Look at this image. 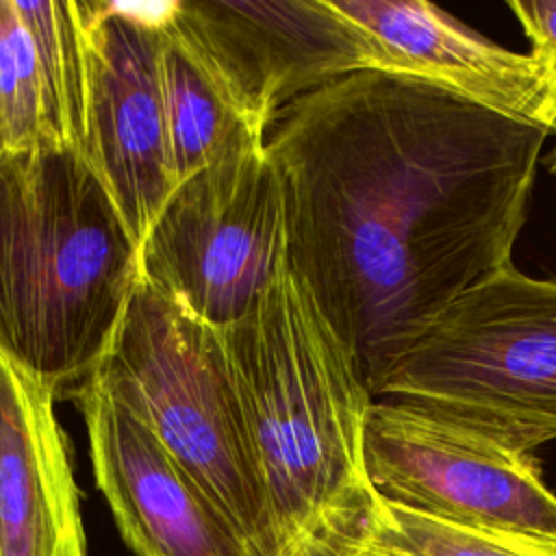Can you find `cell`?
<instances>
[{
	"label": "cell",
	"mask_w": 556,
	"mask_h": 556,
	"mask_svg": "<svg viewBox=\"0 0 556 556\" xmlns=\"http://www.w3.org/2000/svg\"><path fill=\"white\" fill-rule=\"evenodd\" d=\"M363 463L384 506L478 532L556 539V493L532 452L387 400L367 410Z\"/></svg>",
	"instance_id": "obj_7"
},
{
	"label": "cell",
	"mask_w": 556,
	"mask_h": 556,
	"mask_svg": "<svg viewBox=\"0 0 556 556\" xmlns=\"http://www.w3.org/2000/svg\"><path fill=\"white\" fill-rule=\"evenodd\" d=\"M0 556H87L54 391L0 352Z\"/></svg>",
	"instance_id": "obj_12"
},
{
	"label": "cell",
	"mask_w": 556,
	"mask_h": 556,
	"mask_svg": "<svg viewBox=\"0 0 556 556\" xmlns=\"http://www.w3.org/2000/svg\"><path fill=\"white\" fill-rule=\"evenodd\" d=\"M78 400L98 489L137 556H250L224 515L130 410L91 378Z\"/></svg>",
	"instance_id": "obj_10"
},
{
	"label": "cell",
	"mask_w": 556,
	"mask_h": 556,
	"mask_svg": "<svg viewBox=\"0 0 556 556\" xmlns=\"http://www.w3.org/2000/svg\"><path fill=\"white\" fill-rule=\"evenodd\" d=\"M532 43V54L547 61L556 72V0L554 2H508Z\"/></svg>",
	"instance_id": "obj_17"
},
{
	"label": "cell",
	"mask_w": 556,
	"mask_h": 556,
	"mask_svg": "<svg viewBox=\"0 0 556 556\" xmlns=\"http://www.w3.org/2000/svg\"><path fill=\"white\" fill-rule=\"evenodd\" d=\"M545 163H547V167H549V169L556 174V146H554V150L547 154Z\"/></svg>",
	"instance_id": "obj_19"
},
{
	"label": "cell",
	"mask_w": 556,
	"mask_h": 556,
	"mask_svg": "<svg viewBox=\"0 0 556 556\" xmlns=\"http://www.w3.org/2000/svg\"><path fill=\"white\" fill-rule=\"evenodd\" d=\"M89 378L161 441L250 556H274L252 439L219 328L139 278Z\"/></svg>",
	"instance_id": "obj_4"
},
{
	"label": "cell",
	"mask_w": 556,
	"mask_h": 556,
	"mask_svg": "<svg viewBox=\"0 0 556 556\" xmlns=\"http://www.w3.org/2000/svg\"><path fill=\"white\" fill-rule=\"evenodd\" d=\"M54 146L30 35L15 0H0V156Z\"/></svg>",
	"instance_id": "obj_15"
},
{
	"label": "cell",
	"mask_w": 556,
	"mask_h": 556,
	"mask_svg": "<svg viewBox=\"0 0 556 556\" xmlns=\"http://www.w3.org/2000/svg\"><path fill=\"white\" fill-rule=\"evenodd\" d=\"M547 135L380 70L276 115L265 146L285 191L289 267L371 397L458 295L510 263Z\"/></svg>",
	"instance_id": "obj_1"
},
{
	"label": "cell",
	"mask_w": 556,
	"mask_h": 556,
	"mask_svg": "<svg viewBox=\"0 0 556 556\" xmlns=\"http://www.w3.org/2000/svg\"><path fill=\"white\" fill-rule=\"evenodd\" d=\"M348 556H410V554H406V552H402L397 547L378 543V541H367L361 547H356L354 552H350Z\"/></svg>",
	"instance_id": "obj_18"
},
{
	"label": "cell",
	"mask_w": 556,
	"mask_h": 556,
	"mask_svg": "<svg viewBox=\"0 0 556 556\" xmlns=\"http://www.w3.org/2000/svg\"><path fill=\"white\" fill-rule=\"evenodd\" d=\"M369 541L410 556H556V539L504 532H478L426 519L382 504Z\"/></svg>",
	"instance_id": "obj_16"
},
{
	"label": "cell",
	"mask_w": 556,
	"mask_h": 556,
	"mask_svg": "<svg viewBox=\"0 0 556 556\" xmlns=\"http://www.w3.org/2000/svg\"><path fill=\"white\" fill-rule=\"evenodd\" d=\"M252 439L274 556H348L382 502L363 463L374 397L311 291L287 267L219 328Z\"/></svg>",
	"instance_id": "obj_2"
},
{
	"label": "cell",
	"mask_w": 556,
	"mask_h": 556,
	"mask_svg": "<svg viewBox=\"0 0 556 556\" xmlns=\"http://www.w3.org/2000/svg\"><path fill=\"white\" fill-rule=\"evenodd\" d=\"M374 46L376 70L426 80L556 135V72L424 0H330Z\"/></svg>",
	"instance_id": "obj_11"
},
{
	"label": "cell",
	"mask_w": 556,
	"mask_h": 556,
	"mask_svg": "<svg viewBox=\"0 0 556 556\" xmlns=\"http://www.w3.org/2000/svg\"><path fill=\"white\" fill-rule=\"evenodd\" d=\"M30 35L48 135L54 146H83L87 98V41L80 2L15 0Z\"/></svg>",
	"instance_id": "obj_14"
},
{
	"label": "cell",
	"mask_w": 556,
	"mask_h": 556,
	"mask_svg": "<svg viewBox=\"0 0 556 556\" xmlns=\"http://www.w3.org/2000/svg\"><path fill=\"white\" fill-rule=\"evenodd\" d=\"M161 85L178 182L230 154L265 143L250 111L198 35L169 2L161 28Z\"/></svg>",
	"instance_id": "obj_13"
},
{
	"label": "cell",
	"mask_w": 556,
	"mask_h": 556,
	"mask_svg": "<svg viewBox=\"0 0 556 556\" xmlns=\"http://www.w3.org/2000/svg\"><path fill=\"white\" fill-rule=\"evenodd\" d=\"M176 11L267 130L295 100L376 70L371 41L330 0H178Z\"/></svg>",
	"instance_id": "obj_9"
},
{
	"label": "cell",
	"mask_w": 556,
	"mask_h": 556,
	"mask_svg": "<svg viewBox=\"0 0 556 556\" xmlns=\"http://www.w3.org/2000/svg\"><path fill=\"white\" fill-rule=\"evenodd\" d=\"M139 278V243L78 148L0 156L2 354L54 393L85 382Z\"/></svg>",
	"instance_id": "obj_3"
},
{
	"label": "cell",
	"mask_w": 556,
	"mask_h": 556,
	"mask_svg": "<svg viewBox=\"0 0 556 556\" xmlns=\"http://www.w3.org/2000/svg\"><path fill=\"white\" fill-rule=\"evenodd\" d=\"M287 208L267 146L180 180L139 243V276L213 328L241 319L287 267Z\"/></svg>",
	"instance_id": "obj_6"
},
{
	"label": "cell",
	"mask_w": 556,
	"mask_h": 556,
	"mask_svg": "<svg viewBox=\"0 0 556 556\" xmlns=\"http://www.w3.org/2000/svg\"><path fill=\"white\" fill-rule=\"evenodd\" d=\"M87 41L83 156L137 243L178 187L161 85L163 4L80 2Z\"/></svg>",
	"instance_id": "obj_8"
},
{
	"label": "cell",
	"mask_w": 556,
	"mask_h": 556,
	"mask_svg": "<svg viewBox=\"0 0 556 556\" xmlns=\"http://www.w3.org/2000/svg\"><path fill=\"white\" fill-rule=\"evenodd\" d=\"M380 397L515 452L556 439V278L508 263L476 282L408 345Z\"/></svg>",
	"instance_id": "obj_5"
}]
</instances>
